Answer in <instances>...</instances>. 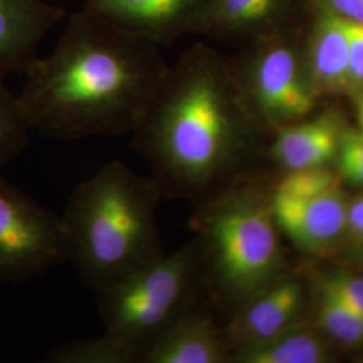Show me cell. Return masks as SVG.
<instances>
[{
	"instance_id": "cell-1",
	"label": "cell",
	"mask_w": 363,
	"mask_h": 363,
	"mask_svg": "<svg viewBox=\"0 0 363 363\" xmlns=\"http://www.w3.org/2000/svg\"><path fill=\"white\" fill-rule=\"evenodd\" d=\"M162 48L79 10L18 94L31 130L55 140L132 135L169 70Z\"/></svg>"
},
{
	"instance_id": "cell-2",
	"label": "cell",
	"mask_w": 363,
	"mask_h": 363,
	"mask_svg": "<svg viewBox=\"0 0 363 363\" xmlns=\"http://www.w3.org/2000/svg\"><path fill=\"white\" fill-rule=\"evenodd\" d=\"M245 105L232 73L203 48L169 65L133 148L151 167L163 199L194 198L233 164L245 132Z\"/></svg>"
},
{
	"instance_id": "cell-3",
	"label": "cell",
	"mask_w": 363,
	"mask_h": 363,
	"mask_svg": "<svg viewBox=\"0 0 363 363\" xmlns=\"http://www.w3.org/2000/svg\"><path fill=\"white\" fill-rule=\"evenodd\" d=\"M163 194L151 175L113 160L81 182L61 214L67 261L97 292L164 255Z\"/></svg>"
},
{
	"instance_id": "cell-4",
	"label": "cell",
	"mask_w": 363,
	"mask_h": 363,
	"mask_svg": "<svg viewBox=\"0 0 363 363\" xmlns=\"http://www.w3.org/2000/svg\"><path fill=\"white\" fill-rule=\"evenodd\" d=\"M194 228L203 272L233 311L274 280L281 256L277 226L257 193L241 189L210 198Z\"/></svg>"
},
{
	"instance_id": "cell-5",
	"label": "cell",
	"mask_w": 363,
	"mask_h": 363,
	"mask_svg": "<svg viewBox=\"0 0 363 363\" xmlns=\"http://www.w3.org/2000/svg\"><path fill=\"white\" fill-rule=\"evenodd\" d=\"M203 273L196 241L97 291L104 339L118 363H140L144 351L186 312L195 308Z\"/></svg>"
},
{
	"instance_id": "cell-6",
	"label": "cell",
	"mask_w": 363,
	"mask_h": 363,
	"mask_svg": "<svg viewBox=\"0 0 363 363\" xmlns=\"http://www.w3.org/2000/svg\"><path fill=\"white\" fill-rule=\"evenodd\" d=\"M267 203L277 229L310 253L330 249L347 228L342 177L325 167L291 171Z\"/></svg>"
},
{
	"instance_id": "cell-7",
	"label": "cell",
	"mask_w": 363,
	"mask_h": 363,
	"mask_svg": "<svg viewBox=\"0 0 363 363\" xmlns=\"http://www.w3.org/2000/svg\"><path fill=\"white\" fill-rule=\"evenodd\" d=\"M64 261L61 216L0 174V283L27 280Z\"/></svg>"
},
{
	"instance_id": "cell-8",
	"label": "cell",
	"mask_w": 363,
	"mask_h": 363,
	"mask_svg": "<svg viewBox=\"0 0 363 363\" xmlns=\"http://www.w3.org/2000/svg\"><path fill=\"white\" fill-rule=\"evenodd\" d=\"M233 79L242 103L265 118L306 116L313 106V93L300 77L294 54L283 46L253 50Z\"/></svg>"
},
{
	"instance_id": "cell-9",
	"label": "cell",
	"mask_w": 363,
	"mask_h": 363,
	"mask_svg": "<svg viewBox=\"0 0 363 363\" xmlns=\"http://www.w3.org/2000/svg\"><path fill=\"white\" fill-rule=\"evenodd\" d=\"M211 0H86L82 10L159 48L194 33Z\"/></svg>"
},
{
	"instance_id": "cell-10",
	"label": "cell",
	"mask_w": 363,
	"mask_h": 363,
	"mask_svg": "<svg viewBox=\"0 0 363 363\" xmlns=\"http://www.w3.org/2000/svg\"><path fill=\"white\" fill-rule=\"evenodd\" d=\"M66 16L62 6L45 0H0V74H25L40 42Z\"/></svg>"
},
{
	"instance_id": "cell-11",
	"label": "cell",
	"mask_w": 363,
	"mask_h": 363,
	"mask_svg": "<svg viewBox=\"0 0 363 363\" xmlns=\"http://www.w3.org/2000/svg\"><path fill=\"white\" fill-rule=\"evenodd\" d=\"M303 303V291L298 281L274 280L247 298L225 325L232 349L242 350L268 340L292 327Z\"/></svg>"
},
{
	"instance_id": "cell-12",
	"label": "cell",
	"mask_w": 363,
	"mask_h": 363,
	"mask_svg": "<svg viewBox=\"0 0 363 363\" xmlns=\"http://www.w3.org/2000/svg\"><path fill=\"white\" fill-rule=\"evenodd\" d=\"M222 362H232L225 327L196 307L169 325L140 358V363Z\"/></svg>"
},
{
	"instance_id": "cell-13",
	"label": "cell",
	"mask_w": 363,
	"mask_h": 363,
	"mask_svg": "<svg viewBox=\"0 0 363 363\" xmlns=\"http://www.w3.org/2000/svg\"><path fill=\"white\" fill-rule=\"evenodd\" d=\"M342 132L333 117L283 130L273 142L272 154L291 171L325 167L339 151Z\"/></svg>"
},
{
	"instance_id": "cell-14",
	"label": "cell",
	"mask_w": 363,
	"mask_h": 363,
	"mask_svg": "<svg viewBox=\"0 0 363 363\" xmlns=\"http://www.w3.org/2000/svg\"><path fill=\"white\" fill-rule=\"evenodd\" d=\"M311 69L318 88H349V19L330 15L320 21L312 39Z\"/></svg>"
},
{
	"instance_id": "cell-15",
	"label": "cell",
	"mask_w": 363,
	"mask_h": 363,
	"mask_svg": "<svg viewBox=\"0 0 363 363\" xmlns=\"http://www.w3.org/2000/svg\"><path fill=\"white\" fill-rule=\"evenodd\" d=\"M279 0H211L196 30L217 35H249L267 26Z\"/></svg>"
},
{
	"instance_id": "cell-16",
	"label": "cell",
	"mask_w": 363,
	"mask_h": 363,
	"mask_svg": "<svg viewBox=\"0 0 363 363\" xmlns=\"http://www.w3.org/2000/svg\"><path fill=\"white\" fill-rule=\"evenodd\" d=\"M325 342L308 330L286 328L281 334L235 351L232 362L320 363L327 361Z\"/></svg>"
},
{
	"instance_id": "cell-17",
	"label": "cell",
	"mask_w": 363,
	"mask_h": 363,
	"mask_svg": "<svg viewBox=\"0 0 363 363\" xmlns=\"http://www.w3.org/2000/svg\"><path fill=\"white\" fill-rule=\"evenodd\" d=\"M30 130L18 96L9 89L6 77L0 74V169L26 148Z\"/></svg>"
},
{
	"instance_id": "cell-18",
	"label": "cell",
	"mask_w": 363,
	"mask_h": 363,
	"mask_svg": "<svg viewBox=\"0 0 363 363\" xmlns=\"http://www.w3.org/2000/svg\"><path fill=\"white\" fill-rule=\"evenodd\" d=\"M319 294L318 316L325 333L346 346L363 343L362 315L323 286Z\"/></svg>"
},
{
	"instance_id": "cell-19",
	"label": "cell",
	"mask_w": 363,
	"mask_h": 363,
	"mask_svg": "<svg viewBox=\"0 0 363 363\" xmlns=\"http://www.w3.org/2000/svg\"><path fill=\"white\" fill-rule=\"evenodd\" d=\"M339 169L342 179L363 186V136L347 133L339 144Z\"/></svg>"
},
{
	"instance_id": "cell-20",
	"label": "cell",
	"mask_w": 363,
	"mask_h": 363,
	"mask_svg": "<svg viewBox=\"0 0 363 363\" xmlns=\"http://www.w3.org/2000/svg\"><path fill=\"white\" fill-rule=\"evenodd\" d=\"M320 286L337 295L354 311L363 316V277L347 273H335L323 279Z\"/></svg>"
},
{
	"instance_id": "cell-21",
	"label": "cell",
	"mask_w": 363,
	"mask_h": 363,
	"mask_svg": "<svg viewBox=\"0 0 363 363\" xmlns=\"http://www.w3.org/2000/svg\"><path fill=\"white\" fill-rule=\"evenodd\" d=\"M363 86V23L349 21V88Z\"/></svg>"
},
{
	"instance_id": "cell-22",
	"label": "cell",
	"mask_w": 363,
	"mask_h": 363,
	"mask_svg": "<svg viewBox=\"0 0 363 363\" xmlns=\"http://www.w3.org/2000/svg\"><path fill=\"white\" fill-rule=\"evenodd\" d=\"M337 15L363 23V0H328Z\"/></svg>"
},
{
	"instance_id": "cell-23",
	"label": "cell",
	"mask_w": 363,
	"mask_h": 363,
	"mask_svg": "<svg viewBox=\"0 0 363 363\" xmlns=\"http://www.w3.org/2000/svg\"><path fill=\"white\" fill-rule=\"evenodd\" d=\"M346 230H349L352 237L363 241V196L349 205Z\"/></svg>"
},
{
	"instance_id": "cell-24",
	"label": "cell",
	"mask_w": 363,
	"mask_h": 363,
	"mask_svg": "<svg viewBox=\"0 0 363 363\" xmlns=\"http://www.w3.org/2000/svg\"><path fill=\"white\" fill-rule=\"evenodd\" d=\"M357 113H358V123H359V127L362 130L363 136V96H361L358 99V104H357Z\"/></svg>"
}]
</instances>
